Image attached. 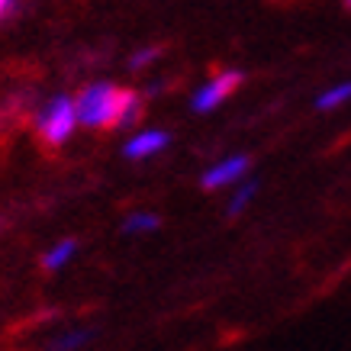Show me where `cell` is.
<instances>
[{
	"label": "cell",
	"instance_id": "1",
	"mask_svg": "<svg viewBox=\"0 0 351 351\" xmlns=\"http://www.w3.org/2000/svg\"><path fill=\"white\" fill-rule=\"evenodd\" d=\"M77 123L90 129H126L142 119V97L129 87H117L110 81L87 84L75 97Z\"/></svg>",
	"mask_w": 351,
	"mask_h": 351
},
{
	"label": "cell",
	"instance_id": "2",
	"mask_svg": "<svg viewBox=\"0 0 351 351\" xmlns=\"http://www.w3.org/2000/svg\"><path fill=\"white\" fill-rule=\"evenodd\" d=\"M75 126H81V123H77L75 97L58 94L36 113V132H39V138H43L45 145H52V149L64 145V142L71 138V132H75Z\"/></svg>",
	"mask_w": 351,
	"mask_h": 351
},
{
	"label": "cell",
	"instance_id": "3",
	"mask_svg": "<svg viewBox=\"0 0 351 351\" xmlns=\"http://www.w3.org/2000/svg\"><path fill=\"white\" fill-rule=\"evenodd\" d=\"M239 87H242V71H223V75L210 77L203 87H197L191 104L197 113H210V110L223 107V100H229Z\"/></svg>",
	"mask_w": 351,
	"mask_h": 351
},
{
	"label": "cell",
	"instance_id": "4",
	"mask_svg": "<svg viewBox=\"0 0 351 351\" xmlns=\"http://www.w3.org/2000/svg\"><path fill=\"white\" fill-rule=\"evenodd\" d=\"M248 168H252V158L248 155H229V158H223L219 165H213V168L203 174V191H219V187H229V184L242 181L245 174H248Z\"/></svg>",
	"mask_w": 351,
	"mask_h": 351
},
{
	"label": "cell",
	"instance_id": "5",
	"mask_svg": "<svg viewBox=\"0 0 351 351\" xmlns=\"http://www.w3.org/2000/svg\"><path fill=\"white\" fill-rule=\"evenodd\" d=\"M171 145V136L165 132V129H142L138 136H132L126 142V149H123V155L132 161H142V158H152V155H158V152H165Z\"/></svg>",
	"mask_w": 351,
	"mask_h": 351
},
{
	"label": "cell",
	"instance_id": "6",
	"mask_svg": "<svg viewBox=\"0 0 351 351\" xmlns=\"http://www.w3.org/2000/svg\"><path fill=\"white\" fill-rule=\"evenodd\" d=\"M75 252H77L75 239H62L58 245H52V248H49V255H43V267H45V271H58V267H64L71 258H75Z\"/></svg>",
	"mask_w": 351,
	"mask_h": 351
},
{
	"label": "cell",
	"instance_id": "7",
	"mask_svg": "<svg viewBox=\"0 0 351 351\" xmlns=\"http://www.w3.org/2000/svg\"><path fill=\"white\" fill-rule=\"evenodd\" d=\"M348 100H351V81H345V84H335V87H329V90H322L319 100H316V107L339 110V107H345Z\"/></svg>",
	"mask_w": 351,
	"mask_h": 351
},
{
	"label": "cell",
	"instance_id": "8",
	"mask_svg": "<svg viewBox=\"0 0 351 351\" xmlns=\"http://www.w3.org/2000/svg\"><path fill=\"white\" fill-rule=\"evenodd\" d=\"M90 339H94V332H90V329L64 332L62 339H55L52 345H49V351H77V348H84V345H87Z\"/></svg>",
	"mask_w": 351,
	"mask_h": 351
},
{
	"label": "cell",
	"instance_id": "9",
	"mask_svg": "<svg viewBox=\"0 0 351 351\" xmlns=\"http://www.w3.org/2000/svg\"><path fill=\"white\" fill-rule=\"evenodd\" d=\"M158 226H161V219L155 213H132L126 219V226H123V229H126V232H132V235H142V232H155Z\"/></svg>",
	"mask_w": 351,
	"mask_h": 351
},
{
	"label": "cell",
	"instance_id": "10",
	"mask_svg": "<svg viewBox=\"0 0 351 351\" xmlns=\"http://www.w3.org/2000/svg\"><path fill=\"white\" fill-rule=\"evenodd\" d=\"M255 193H258V184H255V181L242 184V187H239V193L232 197V203H229V210H226V213H229V216H239L245 206L252 203V197H255Z\"/></svg>",
	"mask_w": 351,
	"mask_h": 351
},
{
	"label": "cell",
	"instance_id": "11",
	"mask_svg": "<svg viewBox=\"0 0 351 351\" xmlns=\"http://www.w3.org/2000/svg\"><path fill=\"white\" fill-rule=\"evenodd\" d=\"M158 55H161V52L155 49V45H152V49H138V52L129 58V68H132V71H142V68H149V64L155 62Z\"/></svg>",
	"mask_w": 351,
	"mask_h": 351
},
{
	"label": "cell",
	"instance_id": "12",
	"mask_svg": "<svg viewBox=\"0 0 351 351\" xmlns=\"http://www.w3.org/2000/svg\"><path fill=\"white\" fill-rule=\"evenodd\" d=\"M10 7H13V0H0V16H3L7 10H10Z\"/></svg>",
	"mask_w": 351,
	"mask_h": 351
},
{
	"label": "cell",
	"instance_id": "13",
	"mask_svg": "<svg viewBox=\"0 0 351 351\" xmlns=\"http://www.w3.org/2000/svg\"><path fill=\"white\" fill-rule=\"evenodd\" d=\"M345 7H348V10H351V0H345Z\"/></svg>",
	"mask_w": 351,
	"mask_h": 351
}]
</instances>
